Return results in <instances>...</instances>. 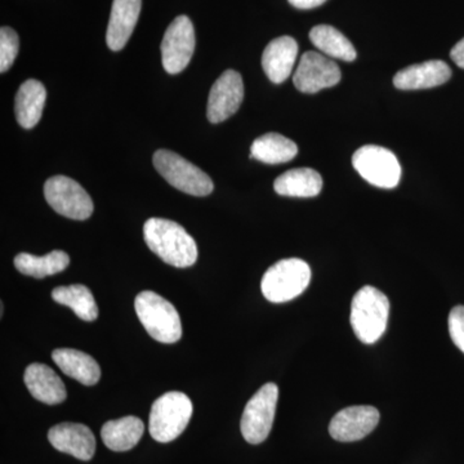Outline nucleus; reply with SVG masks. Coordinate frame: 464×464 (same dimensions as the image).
I'll list each match as a JSON object with an SVG mask.
<instances>
[{
    "instance_id": "nucleus-29",
    "label": "nucleus",
    "mask_w": 464,
    "mask_h": 464,
    "mask_svg": "<svg viewBox=\"0 0 464 464\" xmlns=\"http://www.w3.org/2000/svg\"><path fill=\"white\" fill-rule=\"evenodd\" d=\"M450 57L457 66L464 69V38L454 45L453 50L450 52Z\"/></svg>"
},
{
    "instance_id": "nucleus-13",
    "label": "nucleus",
    "mask_w": 464,
    "mask_h": 464,
    "mask_svg": "<svg viewBox=\"0 0 464 464\" xmlns=\"http://www.w3.org/2000/svg\"><path fill=\"white\" fill-rule=\"evenodd\" d=\"M380 411L374 406H348L333 417L329 424V433L337 441H359L374 431L380 423Z\"/></svg>"
},
{
    "instance_id": "nucleus-24",
    "label": "nucleus",
    "mask_w": 464,
    "mask_h": 464,
    "mask_svg": "<svg viewBox=\"0 0 464 464\" xmlns=\"http://www.w3.org/2000/svg\"><path fill=\"white\" fill-rule=\"evenodd\" d=\"M70 264V257L63 250H53L48 255L38 257L29 253H20L14 257V266L21 274L43 279L51 275L63 273Z\"/></svg>"
},
{
    "instance_id": "nucleus-12",
    "label": "nucleus",
    "mask_w": 464,
    "mask_h": 464,
    "mask_svg": "<svg viewBox=\"0 0 464 464\" xmlns=\"http://www.w3.org/2000/svg\"><path fill=\"white\" fill-rule=\"evenodd\" d=\"M244 100L243 78L235 70H226L210 88L207 116L210 123H222L240 109Z\"/></svg>"
},
{
    "instance_id": "nucleus-26",
    "label": "nucleus",
    "mask_w": 464,
    "mask_h": 464,
    "mask_svg": "<svg viewBox=\"0 0 464 464\" xmlns=\"http://www.w3.org/2000/svg\"><path fill=\"white\" fill-rule=\"evenodd\" d=\"M310 39L317 50L325 56L347 61V63L355 60L357 56L353 43L348 41L346 36L335 27L329 25L313 27L310 32Z\"/></svg>"
},
{
    "instance_id": "nucleus-16",
    "label": "nucleus",
    "mask_w": 464,
    "mask_h": 464,
    "mask_svg": "<svg viewBox=\"0 0 464 464\" xmlns=\"http://www.w3.org/2000/svg\"><path fill=\"white\" fill-rule=\"evenodd\" d=\"M298 56V44L292 36H280L268 43L262 54L265 74L275 84H282L292 74Z\"/></svg>"
},
{
    "instance_id": "nucleus-27",
    "label": "nucleus",
    "mask_w": 464,
    "mask_h": 464,
    "mask_svg": "<svg viewBox=\"0 0 464 464\" xmlns=\"http://www.w3.org/2000/svg\"><path fill=\"white\" fill-rule=\"evenodd\" d=\"M18 42L17 33L11 27H2L0 29V72L5 74L14 65L18 54Z\"/></svg>"
},
{
    "instance_id": "nucleus-6",
    "label": "nucleus",
    "mask_w": 464,
    "mask_h": 464,
    "mask_svg": "<svg viewBox=\"0 0 464 464\" xmlns=\"http://www.w3.org/2000/svg\"><path fill=\"white\" fill-rule=\"evenodd\" d=\"M152 161L160 176L177 190L192 197H208L215 190V185L206 172L176 152L158 150Z\"/></svg>"
},
{
    "instance_id": "nucleus-17",
    "label": "nucleus",
    "mask_w": 464,
    "mask_h": 464,
    "mask_svg": "<svg viewBox=\"0 0 464 464\" xmlns=\"http://www.w3.org/2000/svg\"><path fill=\"white\" fill-rule=\"evenodd\" d=\"M142 0H114L106 43L111 51H121L132 36L134 27L141 14Z\"/></svg>"
},
{
    "instance_id": "nucleus-5",
    "label": "nucleus",
    "mask_w": 464,
    "mask_h": 464,
    "mask_svg": "<svg viewBox=\"0 0 464 464\" xmlns=\"http://www.w3.org/2000/svg\"><path fill=\"white\" fill-rule=\"evenodd\" d=\"M311 282V268L299 258L282 259L271 266L262 277V295L273 304L299 297Z\"/></svg>"
},
{
    "instance_id": "nucleus-10",
    "label": "nucleus",
    "mask_w": 464,
    "mask_h": 464,
    "mask_svg": "<svg viewBox=\"0 0 464 464\" xmlns=\"http://www.w3.org/2000/svg\"><path fill=\"white\" fill-rule=\"evenodd\" d=\"M195 51V30L190 18L179 16L168 26L161 42V61L168 74H179Z\"/></svg>"
},
{
    "instance_id": "nucleus-11",
    "label": "nucleus",
    "mask_w": 464,
    "mask_h": 464,
    "mask_svg": "<svg viewBox=\"0 0 464 464\" xmlns=\"http://www.w3.org/2000/svg\"><path fill=\"white\" fill-rule=\"evenodd\" d=\"M341 70L334 61L319 53V52H306L299 60L293 83L302 93H317L325 88L334 87L340 83Z\"/></svg>"
},
{
    "instance_id": "nucleus-30",
    "label": "nucleus",
    "mask_w": 464,
    "mask_h": 464,
    "mask_svg": "<svg viewBox=\"0 0 464 464\" xmlns=\"http://www.w3.org/2000/svg\"><path fill=\"white\" fill-rule=\"evenodd\" d=\"M293 7L298 9H313L323 5L326 0H288Z\"/></svg>"
},
{
    "instance_id": "nucleus-31",
    "label": "nucleus",
    "mask_w": 464,
    "mask_h": 464,
    "mask_svg": "<svg viewBox=\"0 0 464 464\" xmlns=\"http://www.w3.org/2000/svg\"><path fill=\"white\" fill-rule=\"evenodd\" d=\"M3 313H5V307H3V304H2V307H0V314H2V316H3Z\"/></svg>"
},
{
    "instance_id": "nucleus-1",
    "label": "nucleus",
    "mask_w": 464,
    "mask_h": 464,
    "mask_svg": "<svg viewBox=\"0 0 464 464\" xmlns=\"http://www.w3.org/2000/svg\"><path fill=\"white\" fill-rule=\"evenodd\" d=\"M143 237L150 250L173 267H190L197 262V243L181 225L170 219H148Z\"/></svg>"
},
{
    "instance_id": "nucleus-14",
    "label": "nucleus",
    "mask_w": 464,
    "mask_h": 464,
    "mask_svg": "<svg viewBox=\"0 0 464 464\" xmlns=\"http://www.w3.org/2000/svg\"><path fill=\"white\" fill-rule=\"evenodd\" d=\"M52 447L61 453L81 460H91L96 451V439L87 426L81 423H61L48 432Z\"/></svg>"
},
{
    "instance_id": "nucleus-18",
    "label": "nucleus",
    "mask_w": 464,
    "mask_h": 464,
    "mask_svg": "<svg viewBox=\"0 0 464 464\" xmlns=\"http://www.w3.org/2000/svg\"><path fill=\"white\" fill-rule=\"evenodd\" d=\"M24 381L33 398L44 404H61L67 398L65 384L48 365L35 362L27 366Z\"/></svg>"
},
{
    "instance_id": "nucleus-4",
    "label": "nucleus",
    "mask_w": 464,
    "mask_h": 464,
    "mask_svg": "<svg viewBox=\"0 0 464 464\" xmlns=\"http://www.w3.org/2000/svg\"><path fill=\"white\" fill-rule=\"evenodd\" d=\"M194 406L190 398L179 391H170L155 400L149 418V431L158 442L173 441L188 426Z\"/></svg>"
},
{
    "instance_id": "nucleus-28",
    "label": "nucleus",
    "mask_w": 464,
    "mask_h": 464,
    "mask_svg": "<svg viewBox=\"0 0 464 464\" xmlns=\"http://www.w3.org/2000/svg\"><path fill=\"white\" fill-rule=\"evenodd\" d=\"M449 333L454 344L464 353V306L454 307L449 314Z\"/></svg>"
},
{
    "instance_id": "nucleus-3",
    "label": "nucleus",
    "mask_w": 464,
    "mask_h": 464,
    "mask_svg": "<svg viewBox=\"0 0 464 464\" xmlns=\"http://www.w3.org/2000/svg\"><path fill=\"white\" fill-rule=\"evenodd\" d=\"M134 308L150 337L168 344L181 340V317L176 307L166 298L151 290H145L137 295Z\"/></svg>"
},
{
    "instance_id": "nucleus-19",
    "label": "nucleus",
    "mask_w": 464,
    "mask_h": 464,
    "mask_svg": "<svg viewBox=\"0 0 464 464\" xmlns=\"http://www.w3.org/2000/svg\"><path fill=\"white\" fill-rule=\"evenodd\" d=\"M58 368L84 386H94L101 378L99 362L88 353L72 348H58L52 353Z\"/></svg>"
},
{
    "instance_id": "nucleus-22",
    "label": "nucleus",
    "mask_w": 464,
    "mask_h": 464,
    "mask_svg": "<svg viewBox=\"0 0 464 464\" xmlns=\"http://www.w3.org/2000/svg\"><path fill=\"white\" fill-rule=\"evenodd\" d=\"M274 188L282 197L315 198L322 192L323 179L311 168H298L277 177Z\"/></svg>"
},
{
    "instance_id": "nucleus-9",
    "label": "nucleus",
    "mask_w": 464,
    "mask_h": 464,
    "mask_svg": "<svg viewBox=\"0 0 464 464\" xmlns=\"http://www.w3.org/2000/svg\"><path fill=\"white\" fill-rule=\"evenodd\" d=\"M45 200L58 215L84 221L93 213V201L88 192L74 179L54 176L44 185Z\"/></svg>"
},
{
    "instance_id": "nucleus-21",
    "label": "nucleus",
    "mask_w": 464,
    "mask_h": 464,
    "mask_svg": "<svg viewBox=\"0 0 464 464\" xmlns=\"http://www.w3.org/2000/svg\"><path fill=\"white\" fill-rule=\"evenodd\" d=\"M143 432H145V424L142 420L130 415V417L109 420L103 424L101 438L110 450L127 451L139 444Z\"/></svg>"
},
{
    "instance_id": "nucleus-7",
    "label": "nucleus",
    "mask_w": 464,
    "mask_h": 464,
    "mask_svg": "<svg viewBox=\"0 0 464 464\" xmlns=\"http://www.w3.org/2000/svg\"><path fill=\"white\" fill-rule=\"evenodd\" d=\"M277 399H279V387L270 382L262 386L249 400L240 422L241 433L249 444H261L270 435Z\"/></svg>"
},
{
    "instance_id": "nucleus-2",
    "label": "nucleus",
    "mask_w": 464,
    "mask_h": 464,
    "mask_svg": "<svg viewBox=\"0 0 464 464\" xmlns=\"http://www.w3.org/2000/svg\"><path fill=\"white\" fill-rule=\"evenodd\" d=\"M390 301L374 286H364L353 295L350 322L362 343L373 344L384 334L389 323Z\"/></svg>"
},
{
    "instance_id": "nucleus-23",
    "label": "nucleus",
    "mask_w": 464,
    "mask_h": 464,
    "mask_svg": "<svg viewBox=\"0 0 464 464\" xmlns=\"http://www.w3.org/2000/svg\"><path fill=\"white\" fill-rule=\"evenodd\" d=\"M298 154L295 142L279 133H266L258 137L250 148V159L266 164H283L293 160Z\"/></svg>"
},
{
    "instance_id": "nucleus-20",
    "label": "nucleus",
    "mask_w": 464,
    "mask_h": 464,
    "mask_svg": "<svg viewBox=\"0 0 464 464\" xmlns=\"http://www.w3.org/2000/svg\"><path fill=\"white\" fill-rule=\"evenodd\" d=\"M47 91L44 85L35 79H29L21 84L16 94L14 111L18 124L25 130H32L39 123L44 110Z\"/></svg>"
},
{
    "instance_id": "nucleus-25",
    "label": "nucleus",
    "mask_w": 464,
    "mask_h": 464,
    "mask_svg": "<svg viewBox=\"0 0 464 464\" xmlns=\"http://www.w3.org/2000/svg\"><path fill=\"white\" fill-rule=\"evenodd\" d=\"M52 298L57 304L72 308L79 319L94 322L99 317V307L93 295L87 286L74 284L69 286H58L52 292Z\"/></svg>"
},
{
    "instance_id": "nucleus-15",
    "label": "nucleus",
    "mask_w": 464,
    "mask_h": 464,
    "mask_svg": "<svg viewBox=\"0 0 464 464\" xmlns=\"http://www.w3.org/2000/svg\"><path fill=\"white\" fill-rule=\"evenodd\" d=\"M450 76L448 63L431 60L400 70L393 78V85L401 91L429 90L447 83Z\"/></svg>"
},
{
    "instance_id": "nucleus-8",
    "label": "nucleus",
    "mask_w": 464,
    "mask_h": 464,
    "mask_svg": "<svg viewBox=\"0 0 464 464\" xmlns=\"http://www.w3.org/2000/svg\"><path fill=\"white\" fill-rule=\"evenodd\" d=\"M353 164L365 181L380 188H395L401 179L398 158L381 146H362L353 154Z\"/></svg>"
}]
</instances>
